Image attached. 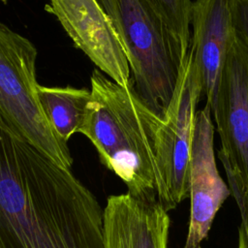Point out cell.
<instances>
[{
    "label": "cell",
    "instance_id": "6da1fadb",
    "mask_svg": "<svg viewBox=\"0 0 248 248\" xmlns=\"http://www.w3.org/2000/svg\"><path fill=\"white\" fill-rule=\"evenodd\" d=\"M103 210L71 170L0 125V248H104Z\"/></svg>",
    "mask_w": 248,
    "mask_h": 248
},
{
    "label": "cell",
    "instance_id": "7a4b0ae2",
    "mask_svg": "<svg viewBox=\"0 0 248 248\" xmlns=\"http://www.w3.org/2000/svg\"><path fill=\"white\" fill-rule=\"evenodd\" d=\"M141 102L164 117L192 46V0H102Z\"/></svg>",
    "mask_w": 248,
    "mask_h": 248
},
{
    "label": "cell",
    "instance_id": "3957f363",
    "mask_svg": "<svg viewBox=\"0 0 248 248\" xmlns=\"http://www.w3.org/2000/svg\"><path fill=\"white\" fill-rule=\"evenodd\" d=\"M90 92L79 133L93 143L101 163L125 183L127 193L160 202L156 139L163 118L141 102L132 80L121 86L95 69Z\"/></svg>",
    "mask_w": 248,
    "mask_h": 248
},
{
    "label": "cell",
    "instance_id": "277c9868",
    "mask_svg": "<svg viewBox=\"0 0 248 248\" xmlns=\"http://www.w3.org/2000/svg\"><path fill=\"white\" fill-rule=\"evenodd\" d=\"M37 56L29 39L0 21V125L71 170L74 160L68 143L55 134L39 102Z\"/></svg>",
    "mask_w": 248,
    "mask_h": 248
},
{
    "label": "cell",
    "instance_id": "5b68a950",
    "mask_svg": "<svg viewBox=\"0 0 248 248\" xmlns=\"http://www.w3.org/2000/svg\"><path fill=\"white\" fill-rule=\"evenodd\" d=\"M202 96L201 75L191 46L157 132L156 162L163 184L160 203L167 212L189 197L191 145Z\"/></svg>",
    "mask_w": 248,
    "mask_h": 248
},
{
    "label": "cell",
    "instance_id": "8992f818",
    "mask_svg": "<svg viewBox=\"0 0 248 248\" xmlns=\"http://www.w3.org/2000/svg\"><path fill=\"white\" fill-rule=\"evenodd\" d=\"M221 141L218 158L229 188L248 192V49L235 32L211 108Z\"/></svg>",
    "mask_w": 248,
    "mask_h": 248
},
{
    "label": "cell",
    "instance_id": "52a82bcc",
    "mask_svg": "<svg viewBox=\"0 0 248 248\" xmlns=\"http://www.w3.org/2000/svg\"><path fill=\"white\" fill-rule=\"evenodd\" d=\"M45 10L53 15L76 47L83 51L115 83L131 82L129 63L107 12L94 0H52Z\"/></svg>",
    "mask_w": 248,
    "mask_h": 248
},
{
    "label": "cell",
    "instance_id": "ba28073f",
    "mask_svg": "<svg viewBox=\"0 0 248 248\" xmlns=\"http://www.w3.org/2000/svg\"><path fill=\"white\" fill-rule=\"evenodd\" d=\"M190 221L183 248H201L216 213L231 195L216 166L210 107L197 110L190 155Z\"/></svg>",
    "mask_w": 248,
    "mask_h": 248
},
{
    "label": "cell",
    "instance_id": "9c48e42d",
    "mask_svg": "<svg viewBox=\"0 0 248 248\" xmlns=\"http://www.w3.org/2000/svg\"><path fill=\"white\" fill-rule=\"evenodd\" d=\"M170 225L158 201L109 196L103 210L104 248H167Z\"/></svg>",
    "mask_w": 248,
    "mask_h": 248
},
{
    "label": "cell",
    "instance_id": "30bf717a",
    "mask_svg": "<svg viewBox=\"0 0 248 248\" xmlns=\"http://www.w3.org/2000/svg\"><path fill=\"white\" fill-rule=\"evenodd\" d=\"M192 46L202 85L212 108L227 51L234 34L231 0H197L192 4Z\"/></svg>",
    "mask_w": 248,
    "mask_h": 248
},
{
    "label": "cell",
    "instance_id": "8fae6325",
    "mask_svg": "<svg viewBox=\"0 0 248 248\" xmlns=\"http://www.w3.org/2000/svg\"><path fill=\"white\" fill-rule=\"evenodd\" d=\"M38 98L45 116L55 134L68 143L70 138L79 133L86 108L90 100V89L67 86L37 87Z\"/></svg>",
    "mask_w": 248,
    "mask_h": 248
},
{
    "label": "cell",
    "instance_id": "7c38bea8",
    "mask_svg": "<svg viewBox=\"0 0 248 248\" xmlns=\"http://www.w3.org/2000/svg\"><path fill=\"white\" fill-rule=\"evenodd\" d=\"M230 190L236 202L241 219L238 228L237 248H248V192L237 188H230Z\"/></svg>",
    "mask_w": 248,
    "mask_h": 248
},
{
    "label": "cell",
    "instance_id": "4fadbf2b",
    "mask_svg": "<svg viewBox=\"0 0 248 248\" xmlns=\"http://www.w3.org/2000/svg\"><path fill=\"white\" fill-rule=\"evenodd\" d=\"M236 36L248 49V0H231Z\"/></svg>",
    "mask_w": 248,
    "mask_h": 248
}]
</instances>
